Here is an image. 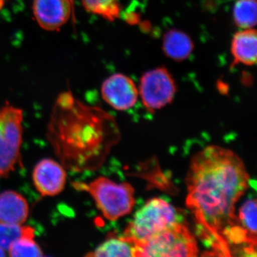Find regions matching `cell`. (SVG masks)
Returning <instances> with one entry per match:
<instances>
[{"label": "cell", "instance_id": "277c9868", "mask_svg": "<svg viewBox=\"0 0 257 257\" xmlns=\"http://www.w3.org/2000/svg\"><path fill=\"white\" fill-rule=\"evenodd\" d=\"M182 218L178 209L160 198L150 199L134 216L122 236L134 243H143Z\"/></svg>", "mask_w": 257, "mask_h": 257}, {"label": "cell", "instance_id": "52a82bcc", "mask_svg": "<svg viewBox=\"0 0 257 257\" xmlns=\"http://www.w3.org/2000/svg\"><path fill=\"white\" fill-rule=\"evenodd\" d=\"M138 91L144 105L153 112L170 104L175 97L177 89L169 71L160 67L144 74Z\"/></svg>", "mask_w": 257, "mask_h": 257}, {"label": "cell", "instance_id": "7c38bea8", "mask_svg": "<svg viewBox=\"0 0 257 257\" xmlns=\"http://www.w3.org/2000/svg\"><path fill=\"white\" fill-rule=\"evenodd\" d=\"M256 32L253 28L241 29L235 34L231 52L234 65H254L256 62Z\"/></svg>", "mask_w": 257, "mask_h": 257}, {"label": "cell", "instance_id": "2e32d148", "mask_svg": "<svg viewBox=\"0 0 257 257\" xmlns=\"http://www.w3.org/2000/svg\"><path fill=\"white\" fill-rule=\"evenodd\" d=\"M233 15L235 24L240 29L253 28L256 23V0H237Z\"/></svg>", "mask_w": 257, "mask_h": 257}, {"label": "cell", "instance_id": "7a4b0ae2", "mask_svg": "<svg viewBox=\"0 0 257 257\" xmlns=\"http://www.w3.org/2000/svg\"><path fill=\"white\" fill-rule=\"evenodd\" d=\"M47 138L65 170L93 172L119 143L120 132L109 113L84 104L67 91L54 104Z\"/></svg>", "mask_w": 257, "mask_h": 257}, {"label": "cell", "instance_id": "e0dca14e", "mask_svg": "<svg viewBox=\"0 0 257 257\" xmlns=\"http://www.w3.org/2000/svg\"><path fill=\"white\" fill-rule=\"evenodd\" d=\"M34 228L23 225L8 224L0 221V247L8 251L12 243L20 238H35Z\"/></svg>", "mask_w": 257, "mask_h": 257}, {"label": "cell", "instance_id": "8992f818", "mask_svg": "<svg viewBox=\"0 0 257 257\" xmlns=\"http://www.w3.org/2000/svg\"><path fill=\"white\" fill-rule=\"evenodd\" d=\"M23 111L7 103L0 106V179L8 177L17 166L23 167Z\"/></svg>", "mask_w": 257, "mask_h": 257}, {"label": "cell", "instance_id": "30bf717a", "mask_svg": "<svg viewBox=\"0 0 257 257\" xmlns=\"http://www.w3.org/2000/svg\"><path fill=\"white\" fill-rule=\"evenodd\" d=\"M66 179L67 174L63 166L50 159L39 162L32 173L35 188L43 197H53L62 192Z\"/></svg>", "mask_w": 257, "mask_h": 257}, {"label": "cell", "instance_id": "44dd1931", "mask_svg": "<svg viewBox=\"0 0 257 257\" xmlns=\"http://www.w3.org/2000/svg\"><path fill=\"white\" fill-rule=\"evenodd\" d=\"M5 0H0V9L4 6Z\"/></svg>", "mask_w": 257, "mask_h": 257}, {"label": "cell", "instance_id": "5bb4252c", "mask_svg": "<svg viewBox=\"0 0 257 257\" xmlns=\"http://www.w3.org/2000/svg\"><path fill=\"white\" fill-rule=\"evenodd\" d=\"M135 245L124 236H109L95 250L85 255L91 257L134 256Z\"/></svg>", "mask_w": 257, "mask_h": 257}, {"label": "cell", "instance_id": "3957f363", "mask_svg": "<svg viewBox=\"0 0 257 257\" xmlns=\"http://www.w3.org/2000/svg\"><path fill=\"white\" fill-rule=\"evenodd\" d=\"M72 185L77 190L89 193L108 220L116 221L127 215L135 204V189L127 182L117 184L100 177L88 184L73 182Z\"/></svg>", "mask_w": 257, "mask_h": 257}, {"label": "cell", "instance_id": "5b68a950", "mask_svg": "<svg viewBox=\"0 0 257 257\" xmlns=\"http://www.w3.org/2000/svg\"><path fill=\"white\" fill-rule=\"evenodd\" d=\"M199 248L185 224L177 222L143 243L135 245L134 256H197Z\"/></svg>", "mask_w": 257, "mask_h": 257}, {"label": "cell", "instance_id": "9a60e30c", "mask_svg": "<svg viewBox=\"0 0 257 257\" xmlns=\"http://www.w3.org/2000/svg\"><path fill=\"white\" fill-rule=\"evenodd\" d=\"M83 6L89 13L114 21L119 18L121 5L119 0H82Z\"/></svg>", "mask_w": 257, "mask_h": 257}, {"label": "cell", "instance_id": "ba28073f", "mask_svg": "<svg viewBox=\"0 0 257 257\" xmlns=\"http://www.w3.org/2000/svg\"><path fill=\"white\" fill-rule=\"evenodd\" d=\"M103 99L116 110L131 109L136 104L139 91L136 84L127 76L115 74L108 77L101 86Z\"/></svg>", "mask_w": 257, "mask_h": 257}, {"label": "cell", "instance_id": "4fadbf2b", "mask_svg": "<svg viewBox=\"0 0 257 257\" xmlns=\"http://www.w3.org/2000/svg\"><path fill=\"white\" fill-rule=\"evenodd\" d=\"M165 55L172 60L181 62L188 58L194 49L190 37L178 30H172L165 34L162 43Z\"/></svg>", "mask_w": 257, "mask_h": 257}, {"label": "cell", "instance_id": "d6986e66", "mask_svg": "<svg viewBox=\"0 0 257 257\" xmlns=\"http://www.w3.org/2000/svg\"><path fill=\"white\" fill-rule=\"evenodd\" d=\"M10 256H43L40 245L34 240L33 237L20 238L12 243L8 249Z\"/></svg>", "mask_w": 257, "mask_h": 257}, {"label": "cell", "instance_id": "8fae6325", "mask_svg": "<svg viewBox=\"0 0 257 257\" xmlns=\"http://www.w3.org/2000/svg\"><path fill=\"white\" fill-rule=\"evenodd\" d=\"M28 215L29 204L23 195L10 190L0 194V221L23 225Z\"/></svg>", "mask_w": 257, "mask_h": 257}, {"label": "cell", "instance_id": "ac0fdd59", "mask_svg": "<svg viewBox=\"0 0 257 257\" xmlns=\"http://www.w3.org/2000/svg\"><path fill=\"white\" fill-rule=\"evenodd\" d=\"M239 224L256 241V201L248 199L243 203L237 216Z\"/></svg>", "mask_w": 257, "mask_h": 257}, {"label": "cell", "instance_id": "9c48e42d", "mask_svg": "<svg viewBox=\"0 0 257 257\" xmlns=\"http://www.w3.org/2000/svg\"><path fill=\"white\" fill-rule=\"evenodd\" d=\"M33 14L38 25L47 31H57L73 15L72 0H34Z\"/></svg>", "mask_w": 257, "mask_h": 257}, {"label": "cell", "instance_id": "6da1fadb", "mask_svg": "<svg viewBox=\"0 0 257 257\" xmlns=\"http://www.w3.org/2000/svg\"><path fill=\"white\" fill-rule=\"evenodd\" d=\"M248 182L243 161L228 149L209 146L191 161L186 204L194 216L199 237L211 248L210 255L232 256L226 236L239 224L235 207Z\"/></svg>", "mask_w": 257, "mask_h": 257}, {"label": "cell", "instance_id": "ffe728a7", "mask_svg": "<svg viewBox=\"0 0 257 257\" xmlns=\"http://www.w3.org/2000/svg\"><path fill=\"white\" fill-rule=\"evenodd\" d=\"M6 253L5 252V250L3 248L0 247V256H5Z\"/></svg>", "mask_w": 257, "mask_h": 257}]
</instances>
